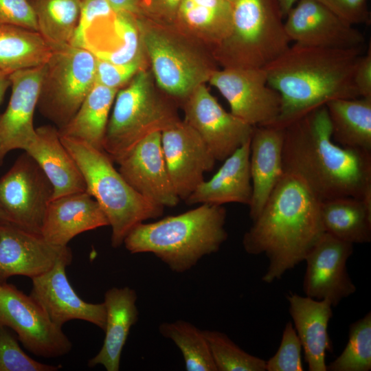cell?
I'll use <instances>...</instances> for the list:
<instances>
[{"instance_id": "obj_1", "label": "cell", "mask_w": 371, "mask_h": 371, "mask_svg": "<svg viewBox=\"0 0 371 371\" xmlns=\"http://www.w3.org/2000/svg\"><path fill=\"white\" fill-rule=\"evenodd\" d=\"M282 167L320 201L346 196L371 201V153L333 142L326 105L284 127Z\"/></svg>"}, {"instance_id": "obj_2", "label": "cell", "mask_w": 371, "mask_h": 371, "mask_svg": "<svg viewBox=\"0 0 371 371\" xmlns=\"http://www.w3.org/2000/svg\"><path fill=\"white\" fill-rule=\"evenodd\" d=\"M321 201L297 177L284 172L243 238L245 251L269 260L262 281L271 283L305 258L325 233Z\"/></svg>"}, {"instance_id": "obj_3", "label": "cell", "mask_w": 371, "mask_h": 371, "mask_svg": "<svg viewBox=\"0 0 371 371\" xmlns=\"http://www.w3.org/2000/svg\"><path fill=\"white\" fill-rule=\"evenodd\" d=\"M362 48L290 45L264 69L278 92L281 107L275 125L285 127L335 99L359 98L353 82Z\"/></svg>"}, {"instance_id": "obj_4", "label": "cell", "mask_w": 371, "mask_h": 371, "mask_svg": "<svg viewBox=\"0 0 371 371\" xmlns=\"http://www.w3.org/2000/svg\"><path fill=\"white\" fill-rule=\"evenodd\" d=\"M223 205L198 207L133 228L123 244L131 254L151 253L176 273H184L217 252L228 234Z\"/></svg>"}, {"instance_id": "obj_5", "label": "cell", "mask_w": 371, "mask_h": 371, "mask_svg": "<svg viewBox=\"0 0 371 371\" xmlns=\"http://www.w3.org/2000/svg\"><path fill=\"white\" fill-rule=\"evenodd\" d=\"M60 137L84 178L86 191L97 201L111 227V246L117 248L131 231L164 207L144 198L123 178L104 151L71 138Z\"/></svg>"}, {"instance_id": "obj_6", "label": "cell", "mask_w": 371, "mask_h": 371, "mask_svg": "<svg viewBox=\"0 0 371 371\" xmlns=\"http://www.w3.org/2000/svg\"><path fill=\"white\" fill-rule=\"evenodd\" d=\"M154 82L153 74L141 69L117 91L103 142L113 161L118 164L144 138L180 120L175 102Z\"/></svg>"}, {"instance_id": "obj_7", "label": "cell", "mask_w": 371, "mask_h": 371, "mask_svg": "<svg viewBox=\"0 0 371 371\" xmlns=\"http://www.w3.org/2000/svg\"><path fill=\"white\" fill-rule=\"evenodd\" d=\"M276 0H234L232 30L217 47L226 67L264 68L290 46Z\"/></svg>"}, {"instance_id": "obj_8", "label": "cell", "mask_w": 371, "mask_h": 371, "mask_svg": "<svg viewBox=\"0 0 371 371\" xmlns=\"http://www.w3.org/2000/svg\"><path fill=\"white\" fill-rule=\"evenodd\" d=\"M154 80L168 95L184 100L216 69L180 33L142 15L136 16Z\"/></svg>"}, {"instance_id": "obj_9", "label": "cell", "mask_w": 371, "mask_h": 371, "mask_svg": "<svg viewBox=\"0 0 371 371\" xmlns=\"http://www.w3.org/2000/svg\"><path fill=\"white\" fill-rule=\"evenodd\" d=\"M96 62L93 54L80 47H52L43 65L37 107L58 128L71 120L95 84Z\"/></svg>"}, {"instance_id": "obj_10", "label": "cell", "mask_w": 371, "mask_h": 371, "mask_svg": "<svg viewBox=\"0 0 371 371\" xmlns=\"http://www.w3.org/2000/svg\"><path fill=\"white\" fill-rule=\"evenodd\" d=\"M0 324L14 330L23 347L36 356L56 358L71 350L63 328L49 319L30 295L6 281L0 282Z\"/></svg>"}, {"instance_id": "obj_11", "label": "cell", "mask_w": 371, "mask_h": 371, "mask_svg": "<svg viewBox=\"0 0 371 371\" xmlns=\"http://www.w3.org/2000/svg\"><path fill=\"white\" fill-rule=\"evenodd\" d=\"M52 195L48 178L25 152L0 178V209L12 223L33 233L41 234Z\"/></svg>"}, {"instance_id": "obj_12", "label": "cell", "mask_w": 371, "mask_h": 371, "mask_svg": "<svg viewBox=\"0 0 371 371\" xmlns=\"http://www.w3.org/2000/svg\"><path fill=\"white\" fill-rule=\"evenodd\" d=\"M208 82L226 99L231 113L241 120L253 126L276 123L281 98L269 85L264 68L215 69Z\"/></svg>"}, {"instance_id": "obj_13", "label": "cell", "mask_w": 371, "mask_h": 371, "mask_svg": "<svg viewBox=\"0 0 371 371\" xmlns=\"http://www.w3.org/2000/svg\"><path fill=\"white\" fill-rule=\"evenodd\" d=\"M183 101V121L198 133L216 161H224L251 139L254 126L226 111L205 84Z\"/></svg>"}, {"instance_id": "obj_14", "label": "cell", "mask_w": 371, "mask_h": 371, "mask_svg": "<svg viewBox=\"0 0 371 371\" xmlns=\"http://www.w3.org/2000/svg\"><path fill=\"white\" fill-rule=\"evenodd\" d=\"M168 174L180 200L185 201L205 180L216 159L198 133L179 120L161 133Z\"/></svg>"}, {"instance_id": "obj_15", "label": "cell", "mask_w": 371, "mask_h": 371, "mask_svg": "<svg viewBox=\"0 0 371 371\" xmlns=\"http://www.w3.org/2000/svg\"><path fill=\"white\" fill-rule=\"evenodd\" d=\"M284 21L291 41L300 45L334 48H362L363 34L317 0H299Z\"/></svg>"}, {"instance_id": "obj_16", "label": "cell", "mask_w": 371, "mask_h": 371, "mask_svg": "<svg viewBox=\"0 0 371 371\" xmlns=\"http://www.w3.org/2000/svg\"><path fill=\"white\" fill-rule=\"evenodd\" d=\"M353 245L324 233L304 259L303 281L306 296L328 300L335 306L356 291L347 271V261Z\"/></svg>"}, {"instance_id": "obj_17", "label": "cell", "mask_w": 371, "mask_h": 371, "mask_svg": "<svg viewBox=\"0 0 371 371\" xmlns=\"http://www.w3.org/2000/svg\"><path fill=\"white\" fill-rule=\"evenodd\" d=\"M72 258L68 246L53 245L41 234L12 223H0V282L15 276L32 279L48 271L58 261Z\"/></svg>"}, {"instance_id": "obj_18", "label": "cell", "mask_w": 371, "mask_h": 371, "mask_svg": "<svg viewBox=\"0 0 371 371\" xmlns=\"http://www.w3.org/2000/svg\"><path fill=\"white\" fill-rule=\"evenodd\" d=\"M71 263L60 260L48 271L34 278L30 295L44 310L49 319L63 328L67 322L83 320L104 330L106 308L104 302L84 301L73 289L66 273Z\"/></svg>"}, {"instance_id": "obj_19", "label": "cell", "mask_w": 371, "mask_h": 371, "mask_svg": "<svg viewBox=\"0 0 371 371\" xmlns=\"http://www.w3.org/2000/svg\"><path fill=\"white\" fill-rule=\"evenodd\" d=\"M118 164L123 178L144 198L164 207L179 203L164 159L161 132L141 140Z\"/></svg>"}, {"instance_id": "obj_20", "label": "cell", "mask_w": 371, "mask_h": 371, "mask_svg": "<svg viewBox=\"0 0 371 371\" xmlns=\"http://www.w3.org/2000/svg\"><path fill=\"white\" fill-rule=\"evenodd\" d=\"M43 65L10 75V99L5 111L0 115V165L7 153L15 149L24 150L36 137L33 115L37 106Z\"/></svg>"}, {"instance_id": "obj_21", "label": "cell", "mask_w": 371, "mask_h": 371, "mask_svg": "<svg viewBox=\"0 0 371 371\" xmlns=\"http://www.w3.org/2000/svg\"><path fill=\"white\" fill-rule=\"evenodd\" d=\"M284 128L275 124L254 128L249 155L252 194L249 207L252 221L260 214L284 173Z\"/></svg>"}, {"instance_id": "obj_22", "label": "cell", "mask_w": 371, "mask_h": 371, "mask_svg": "<svg viewBox=\"0 0 371 371\" xmlns=\"http://www.w3.org/2000/svg\"><path fill=\"white\" fill-rule=\"evenodd\" d=\"M107 225L108 219L97 201L84 191L52 199L41 234L49 243L65 247L77 235Z\"/></svg>"}, {"instance_id": "obj_23", "label": "cell", "mask_w": 371, "mask_h": 371, "mask_svg": "<svg viewBox=\"0 0 371 371\" xmlns=\"http://www.w3.org/2000/svg\"><path fill=\"white\" fill-rule=\"evenodd\" d=\"M289 313L310 371H326V355L332 351L328 326L333 317L332 304L289 293Z\"/></svg>"}, {"instance_id": "obj_24", "label": "cell", "mask_w": 371, "mask_h": 371, "mask_svg": "<svg viewBox=\"0 0 371 371\" xmlns=\"http://www.w3.org/2000/svg\"><path fill=\"white\" fill-rule=\"evenodd\" d=\"M38 164L53 187L52 199L86 191V184L76 162L62 144L52 126L36 128V137L24 150Z\"/></svg>"}, {"instance_id": "obj_25", "label": "cell", "mask_w": 371, "mask_h": 371, "mask_svg": "<svg viewBox=\"0 0 371 371\" xmlns=\"http://www.w3.org/2000/svg\"><path fill=\"white\" fill-rule=\"evenodd\" d=\"M136 291L128 286L112 287L104 293L105 336L96 355L88 361L90 368L102 366L107 371H118L123 348L131 327L138 320Z\"/></svg>"}, {"instance_id": "obj_26", "label": "cell", "mask_w": 371, "mask_h": 371, "mask_svg": "<svg viewBox=\"0 0 371 371\" xmlns=\"http://www.w3.org/2000/svg\"><path fill=\"white\" fill-rule=\"evenodd\" d=\"M250 139L226 158L216 173L208 181L204 180L185 200L186 203L218 205L238 203L249 205L252 194Z\"/></svg>"}, {"instance_id": "obj_27", "label": "cell", "mask_w": 371, "mask_h": 371, "mask_svg": "<svg viewBox=\"0 0 371 371\" xmlns=\"http://www.w3.org/2000/svg\"><path fill=\"white\" fill-rule=\"evenodd\" d=\"M320 215L324 232L354 244L371 241V201L339 197L321 201Z\"/></svg>"}, {"instance_id": "obj_28", "label": "cell", "mask_w": 371, "mask_h": 371, "mask_svg": "<svg viewBox=\"0 0 371 371\" xmlns=\"http://www.w3.org/2000/svg\"><path fill=\"white\" fill-rule=\"evenodd\" d=\"M118 90L95 82L74 116L66 125L58 128L59 136L77 139L104 150L109 112Z\"/></svg>"}, {"instance_id": "obj_29", "label": "cell", "mask_w": 371, "mask_h": 371, "mask_svg": "<svg viewBox=\"0 0 371 371\" xmlns=\"http://www.w3.org/2000/svg\"><path fill=\"white\" fill-rule=\"evenodd\" d=\"M325 105L333 142L371 153V98L335 99Z\"/></svg>"}, {"instance_id": "obj_30", "label": "cell", "mask_w": 371, "mask_h": 371, "mask_svg": "<svg viewBox=\"0 0 371 371\" xmlns=\"http://www.w3.org/2000/svg\"><path fill=\"white\" fill-rule=\"evenodd\" d=\"M232 15L228 0H183L175 21L218 47L231 33Z\"/></svg>"}, {"instance_id": "obj_31", "label": "cell", "mask_w": 371, "mask_h": 371, "mask_svg": "<svg viewBox=\"0 0 371 371\" xmlns=\"http://www.w3.org/2000/svg\"><path fill=\"white\" fill-rule=\"evenodd\" d=\"M52 50L38 32L0 23V71L11 74L43 65Z\"/></svg>"}, {"instance_id": "obj_32", "label": "cell", "mask_w": 371, "mask_h": 371, "mask_svg": "<svg viewBox=\"0 0 371 371\" xmlns=\"http://www.w3.org/2000/svg\"><path fill=\"white\" fill-rule=\"evenodd\" d=\"M38 32L52 46L70 44L80 14V0H28Z\"/></svg>"}, {"instance_id": "obj_33", "label": "cell", "mask_w": 371, "mask_h": 371, "mask_svg": "<svg viewBox=\"0 0 371 371\" xmlns=\"http://www.w3.org/2000/svg\"><path fill=\"white\" fill-rule=\"evenodd\" d=\"M160 334L171 339L182 353L188 371H217L203 330L182 319L163 322Z\"/></svg>"}, {"instance_id": "obj_34", "label": "cell", "mask_w": 371, "mask_h": 371, "mask_svg": "<svg viewBox=\"0 0 371 371\" xmlns=\"http://www.w3.org/2000/svg\"><path fill=\"white\" fill-rule=\"evenodd\" d=\"M371 370V313L350 326L348 341L339 356L327 366L330 371Z\"/></svg>"}, {"instance_id": "obj_35", "label": "cell", "mask_w": 371, "mask_h": 371, "mask_svg": "<svg viewBox=\"0 0 371 371\" xmlns=\"http://www.w3.org/2000/svg\"><path fill=\"white\" fill-rule=\"evenodd\" d=\"M217 371H265L266 361L251 355L225 333L203 330Z\"/></svg>"}, {"instance_id": "obj_36", "label": "cell", "mask_w": 371, "mask_h": 371, "mask_svg": "<svg viewBox=\"0 0 371 371\" xmlns=\"http://www.w3.org/2000/svg\"><path fill=\"white\" fill-rule=\"evenodd\" d=\"M17 337L0 324V371H56L58 366L39 362L27 355Z\"/></svg>"}, {"instance_id": "obj_37", "label": "cell", "mask_w": 371, "mask_h": 371, "mask_svg": "<svg viewBox=\"0 0 371 371\" xmlns=\"http://www.w3.org/2000/svg\"><path fill=\"white\" fill-rule=\"evenodd\" d=\"M302 344L293 324L289 322L282 333L276 353L266 361L267 371H302Z\"/></svg>"}, {"instance_id": "obj_38", "label": "cell", "mask_w": 371, "mask_h": 371, "mask_svg": "<svg viewBox=\"0 0 371 371\" xmlns=\"http://www.w3.org/2000/svg\"><path fill=\"white\" fill-rule=\"evenodd\" d=\"M142 65L143 56L122 64L97 58L95 82L107 87L120 89L142 69Z\"/></svg>"}, {"instance_id": "obj_39", "label": "cell", "mask_w": 371, "mask_h": 371, "mask_svg": "<svg viewBox=\"0 0 371 371\" xmlns=\"http://www.w3.org/2000/svg\"><path fill=\"white\" fill-rule=\"evenodd\" d=\"M0 23L38 32L36 16L28 0H0Z\"/></svg>"}, {"instance_id": "obj_40", "label": "cell", "mask_w": 371, "mask_h": 371, "mask_svg": "<svg viewBox=\"0 0 371 371\" xmlns=\"http://www.w3.org/2000/svg\"><path fill=\"white\" fill-rule=\"evenodd\" d=\"M115 12L108 0H80L79 23L70 44L78 47L85 31L91 24Z\"/></svg>"}, {"instance_id": "obj_41", "label": "cell", "mask_w": 371, "mask_h": 371, "mask_svg": "<svg viewBox=\"0 0 371 371\" xmlns=\"http://www.w3.org/2000/svg\"><path fill=\"white\" fill-rule=\"evenodd\" d=\"M335 14L352 25L368 23L370 14L368 0H317Z\"/></svg>"}, {"instance_id": "obj_42", "label": "cell", "mask_w": 371, "mask_h": 371, "mask_svg": "<svg viewBox=\"0 0 371 371\" xmlns=\"http://www.w3.org/2000/svg\"><path fill=\"white\" fill-rule=\"evenodd\" d=\"M183 0H140L141 15L158 22L175 21Z\"/></svg>"}, {"instance_id": "obj_43", "label": "cell", "mask_w": 371, "mask_h": 371, "mask_svg": "<svg viewBox=\"0 0 371 371\" xmlns=\"http://www.w3.org/2000/svg\"><path fill=\"white\" fill-rule=\"evenodd\" d=\"M353 82L359 97L371 98V47L359 58L353 72Z\"/></svg>"}, {"instance_id": "obj_44", "label": "cell", "mask_w": 371, "mask_h": 371, "mask_svg": "<svg viewBox=\"0 0 371 371\" xmlns=\"http://www.w3.org/2000/svg\"><path fill=\"white\" fill-rule=\"evenodd\" d=\"M115 12H127L135 16L141 15L140 0H108Z\"/></svg>"}, {"instance_id": "obj_45", "label": "cell", "mask_w": 371, "mask_h": 371, "mask_svg": "<svg viewBox=\"0 0 371 371\" xmlns=\"http://www.w3.org/2000/svg\"><path fill=\"white\" fill-rule=\"evenodd\" d=\"M10 75L0 71V104L3 101L6 90L11 86Z\"/></svg>"}, {"instance_id": "obj_46", "label": "cell", "mask_w": 371, "mask_h": 371, "mask_svg": "<svg viewBox=\"0 0 371 371\" xmlns=\"http://www.w3.org/2000/svg\"><path fill=\"white\" fill-rule=\"evenodd\" d=\"M284 19L299 0H276Z\"/></svg>"}, {"instance_id": "obj_47", "label": "cell", "mask_w": 371, "mask_h": 371, "mask_svg": "<svg viewBox=\"0 0 371 371\" xmlns=\"http://www.w3.org/2000/svg\"><path fill=\"white\" fill-rule=\"evenodd\" d=\"M11 223L8 216L0 209V223Z\"/></svg>"}, {"instance_id": "obj_48", "label": "cell", "mask_w": 371, "mask_h": 371, "mask_svg": "<svg viewBox=\"0 0 371 371\" xmlns=\"http://www.w3.org/2000/svg\"><path fill=\"white\" fill-rule=\"evenodd\" d=\"M228 1H231V2L233 3V1H234V0H228Z\"/></svg>"}]
</instances>
